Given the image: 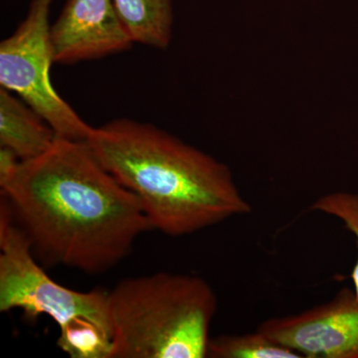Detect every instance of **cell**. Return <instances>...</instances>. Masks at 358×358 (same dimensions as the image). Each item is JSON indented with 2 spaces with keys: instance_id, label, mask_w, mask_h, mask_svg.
I'll list each match as a JSON object with an SVG mask.
<instances>
[{
  "instance_id": "cell-1",
  "label": "cell",
  "mask_w": 358,
  "mask_h": 358,
  "mask_svg": "<svg viewBox=\"0 0 358 358\" xmlns=\"http://www.w3.org/2000/svg\"><path fill=\"white\" fill-rule=\"evenodd\" d=\"M0 190L35 258L47 265L102 274L152 229L136 195L87 141L57 138L43 155L21 160Z\"/></svg>"
},
{
  "instance_id": "cell-2",
  "label": "cell",
  "mask_w": 358,
  "mask_h": 358,
  "mask_svg": "<svg viewBox=\"0 0 358 358\" xmlns=\"http://www.w3.org/2000/svg\"><path fill=\"white\" fill-rule=\"evenodd\" d=\"M94 155L136 195L152 229L186 236L253 208L229 167L152 124L117 119L94 128Z\"/></svg>"
},
{
  "instance_id": "cell-3",
  "label": "cell",
  "mask_w": 358,
  "mask_h": 358,
  "mask_svg": "<svg viewBox=\"0 0 358 358\" xmlns=\"http://www.w3.org/2000/svg\"><path fill=\"white\" fill-rule=\"evenodd\" d=\"M110 358H206L217 310L199 275L160 272L122 280L108 292Z\"/></svg>"
},
{
  "instance_id": "cell-4",
  "label": "cell",
  "mask_w": 358,
  "mask_h": 358,
  "mask_svg": "<svg viewBox=\"0 0 358 358\" xmlns=\"http://www.w3.org/2000/svg\"><path fill=\"white\" fill-rule=\"evenodd\" d=\"M108 292H78L53 281L37 263L24 233L14 222L6 202L0 203V310L21 308L26 317L48 315L59 329L91 322L112 336Z\"/></svg>"
},
{
  "instance_id": "cell-5",
  "label": "cell",
  "mask_w": 358,
  "mask_h": 358,
  "mask_svg": "<svg viewBox=\"0 0 358 358\" xmlns=\"http://www.w3.org/2000/svg\"><path fill=\"white\" fill-rule=\"evenodd\" d=\"M54 0H32L17 29L0 43V85L38 113L59 138L88 141L93 129L52 84L49 14Z\"/></svg>"
},
{
  "instance_id": "cell-6",
  "label": "cell",
  "mask_w": 358,
  "mask_h": 358,
  "mask_svg": "<svg viewBox=\"0 0 358 358\" xmlns=\"http://www.w3.org/2000/svg\"><path fill=\"white\" fill-rule=\"evenodd\" d=\"M257 329L303 357L358 358V300L345 288L327 303L271 317Z\"/></svg>"
},
{
  "instance_id": "cell-7",
  "label": "cell",
  "mask_w": 358,
  "mask_h": 358,
  "mask_svg": "<svg viewBox=\"0 0 358 358\" xmlns=\"http://www.w3.org/2000/svg\"><path fill=\"white\" fill-rule=\"evenodd\" d=\"M54 62L75 64L129 50L134 44L114 0H67L50 28Z\"/></svg>"
},
{
  "instance_id": "cell-8",
  "label": "cell",
  "mask_w": 358,
  "mask_h": 358,
  "mask_svg": "<svg viewBox=\"0 0 358 358\" xmlns=\"http://www.w3.org/2000/svg\"><path fill=\"white\" fill-rule=\"evenodd\" d=\"M57 138L50 124L22 99L0 88V147L29 160L46 152Z\"/></svg>"
},
{
  "instance_id": "cell-9",
  "label": "cell",
  "mask_w": 358,
  "mask_h": 358,
  "mask_svg": "<svg viewBox=\"0 0 358 358\" xmlns=\"http://www.w3.org/2000/svg\"><path fill=\"white\" fill-rule=\"evenodd\" d=\"M114 3L134 43L157 49L171 44L173 0H114Z\"/></svg>"
},
{
  "instance_id": "cell-10",
  "label": "cell",
  "mask_w": 358,
  "mask_h": 358,
  "mask_svg": "<svg viewBox=\"0 0 358 358\" xmlns=\"http://www.w3.org/2000/svg\"><path fill=\"white\" fill-rule=\"evenodd\" d=\"M207 357L211 358H301L291 348L275 343L256 329L254 333L222 334L210 338Z\"/></svg>"
},
{
  "instance_id": "cell-11",
  "label": "cell",
  "mask_w": 358,
  "mask_h": 358,
  "mask_svg": "<svg viewBox=\"0 0 358 358\" xmlns=\"http://www.w3.org/2000/svg\"><path fill=\"white\" fill-rule=\"evenodd\" d=\"M57 345L72 358H110L112 336L94 322H77L60 329Z\"/></svg>"
},
{
  "instance_id": "cell-12",
  "label": "cell",
  "mask_w": 358,
  "mask_h": 358,
  "mask_svg": "<svg viewBox=\"0 0 358 358\" xmlns=\"http://www.w3.org/2000/svg\"><path fill=\"white\" fill-rule=\"evenodd\" d=\"M310 210L338 219L357 239L358 249V193H327L310 205ZM353 291L358 300V257L352 272Z\"/></svg>"
},
{
  "instance_id": "cell-13",
  "label": "cell",
  "mask_w": 358,
  "mask_h": 358,
  "mask_svg": "<svg viewBox=\"0 0 358 358\" xmlns=\"http://www.w3.org/2000/svg\"><path fill=\"white\" fill-rule=\"evenodd\" d=\"M21 159L9 148L0 147V185L13 176Z\"/></svg>"
}]
</instances>
